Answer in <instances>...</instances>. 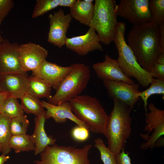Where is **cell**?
<instances>
[{
    "label": "cell",
    "instance_id": "obj_34",
    "mask_svg": "<svg viewBox=\"0 0 164 164\" xmlns=\"http://www.w3.org/2000/svg\"><path fill=\"white\" fill-rule=\"evenodd\" d=\"M116 157L117 164H131L128 153L125 152L124 148L116 155Z\"/></svg>",
    "mask_w": 164,
    "mask_h": 164
},
{
    "label": "cell",
    "instance_id": "obj_24",
    "mask_svg": "<svg viewBox=\"0 0 164 164\" xmlns=\"http://www.w3.org/2000/svg\"><path fill=\"white\" fill-rule=\"evenodd\" d=\"M20 99L22 109L27 114H33L37 116L45 111L42 101L27 92Z\"/></svg>",
    "mask_w": 164,
    "mask_h": 164
},
{
    "label": "cell",
    "instance_id": "obj_35",
    "mask_svg": "<svg viewBox=\"0 0 164 164\" xmlns=\"http://www.w3.org/2000/svg\"><path fill=\"white\" fill-rule=\"evenodd\" d=\"M159 26V29L160 48L161 52H164V23Z\"/></svg>",
    "mask_w": 164,
    "mask_h": 164
},
{
    "label": "cell",
    "instance_id": "obj_31",
    "mask_svg": "<svg viewBox=\"0 0 164 164\" xmlns=\"http://www.w3.org/2000/svg\"><path fill=\"white\" fill-rule=\"evenodd\" d=\"M71 134L72 137L75 140L79 142H83L86 140L89 136L88 129L78 126L73 128Z\"/></svg>",
    "mask_w": 164,
    "mask_h": 164
},
{
    "label": "cell",
    "instance_id": "obj_13",
    "mask_svg": "<svg viewBox=\"0 0 164 164\" xmlns=\"http://www.w3.org/2000/svg\"><path fill=\"white\" fill-rule=\"evenodd\" d=\"M99 38L94 29L89 27L84 34L67 37L65 45L68 49L80 56H85L95 50L103 51Z\"/></svg>",
    "mask_w": 164,
    "mask_h": 164
},
{
    "label": "cell",
    "instance_id": "obj_29",
    "mask_svg": "<svg viewBox=\"0 0 164 164\" xmlns=\"http://www.w3.org/2000/svg\"><path fill=\"white\" fill-rule=\"evenodd\" d=\"M149 8L152 21L159 26L164 23V0L149 1Z\"/></svg>",
    "mask_w": 164,
    "mask_h": 164
},
{
    "label": "cell",
    "instance_id": "obj_33",
    "mask_svg": "<svg viewBox=\"0 0 164 164\" xmlns=\"http://www.w3.org/2000/svg\"><path fill=\"white\" fill-rule=\"evenodd\" d=\"M149 73L153 78L164 80V63L155 61Z\"/></svg>",
    "mask_w": 164,
    "mask_h": 164
},
{
    "label": "cell",
    "instance_id": "obj_4",
    "mask_svg": "<svg viewBox=\"0 0 164 164\" xmlns=\"http://www.w3.org/2000/svg\"><path fill=\"white\" fill-rule=\"evenodd\" d=\"M72 112L94 133L104 135L108 115L98 99L79 95L70 101Z\"/></svg>",
    "mask_w": 164,
    "mask_h": 164
},
{
    "label": "cell",
    "instance_id": "obj_25",
    "mask_svg": "<svg viewBox=\"0 0 164 164\" xmlns=\"http://www.w3.org/2000/svg\"><path fill=\"white\" fill-rule=\"evenodd\" d=\"M1 114L11 118L24 114V111L18 99L9 96L5 99Z\"/></svg>",
    "mask_w": 164,
    "mask_h": 164
},
{
    "label": "cell",
    "instance_id": "obj_28",
    "mask_svg": "<svg viewBox=\"0 0 164 164\" xmlns=\"http://www.w3.org/2000/svg\"><path fill=\"white\" fill-rule=\"evenodd\" d=\"M94 146L100 153L101 158L104 164H117L116 155L107 147L102 139L100 137L94 140Z\"/></svg>",
    "mask_w": 164,
    "mask_h": 164
},
{
    "label": "cell",
    "instance_id": "obj_9",
    "mask_svg": "<svg viewBox=\"0 0 164 164\" xmlns=\"http://www.w3.org/2000/svg\"><path fill=\"white\" fill-rule=\"evenodd\" d=\"M149 0H121L115 5L117 16L128 20L133 26L152 21L149 8Z\"/></svg>",
    "mask_w": 164,
    "mask_h": 164
},
{
    "label": "cell",
    "instance_id": "obj_30",
    "mask_svg": "<svg viewBox=\"0 0 164 164\" xmlns=\"http://www.w3.org/2000/svg\"><path fill=\"white\" fill-rule=\"evenodd\" d=\"M29 125L26 115L11 118L10 128L12 135L26 134Z\"/></svg>",
    "mask_w": 164,
    "mask_h": 164
},
{
    "label": "cell",
    "instance_id": "obj_12",
    "mask_svg": "<svg viewBox=\"0 0 164 164\" xmlns=\"http://www.w3.org/2000/svg\"><path fill=\"white\" fill-rule=\"evenodd\" d=\"M50 22L47 41L60 48L65 45L66 34L72 19L70 13L65 14L60 9L48 15Z\"/></svg>",
    "mask_w": 164,
    "mask_h": 164
},
{
    "label": "cell",
    "instance_id": "obj_10",
    "mask_svg": "<svg viewBox=\"0 0 164 164\" xmlns=\"http://www.w3.org/2000/svg\"><path fill=\"white\" fill-rule=\"evenodd\" d=\"M103 82L109 97L116 98L132 111L140 98L138 84L108 80Z\"/></svg>",
    "mask_w": 164,
    "mask_h": 164
},
{
    "label": "cell",
    "instance_id": "obj_1",
    "mask_svg": "<svg viewBox=\"0 0 164 164\" xmlns=\"http://www.w3.org/2000/svg\"><path fill=\"white\" fill-rule=\"evenodd\" d=\"M128 45L138 63L150 73L161 52L159 25L155 22L133 26L127 36Z\"/></svg>",
    "mask_w": 164,
    "mask_h": 164
},
{
    "label": "cell",
    "instance_id": "obj_27",
    "mask_svg": "<svg viewBox=\"0 0 164 164\" xmlns=\"http://www.w3.org/2000/svg\"><path fill=\"white\" fill-rule=\"evenodd\" d=\"M60 0H37L32 16L35 18L59 6Z\"/></svg>",
    "mask_w": 164,
    "mask_h": 164
},
{
    "label": "cell",
    "instance_id": "obj_17",
    "mask_svg": "<svg viewBox=\"0 0 164 164\" xmlns=\"http://www.w3.org/2000/svg\"><path fill=\"white\" fill-rule=\"evenodd\" d=\"M42 103L43 108L46 109L44 114L46 119L51 118L56 123H63L69 119L78 126L88 129L85 124L78 119L72 112L69 101L63 102L59 105L53 104L43 101Z\"/></svg>",
    "mask_w": 164,
    "mask_h": 164
},
{
    "label": "cell",
    "instance_id": "obj_21",
    "mask_svg": "<svg viewBox=\"0 0 164 164\" xmlns=\"http://www.w3.org/2000/svg\"><path fill=\"white\" fill-rule=\"evenodd\" d=\"M51 86L43 80L32 75L28 77L27 92L38 98H50Z\"/></svg>",
    "mask_w": 164,
    "mask_h": 164
},
{
    "label": "cell",
    "instance_id": "obj_16",
    "mask_svg": "<svg viewBox=\"0 0 164 164\" xmlns=\"http://www.w3.org/2000/svg\"><path fill=\"white\" fill-rule=\"evenodd\" d=\"M92 68L98 77L103 80L122 81L129 84L135 83L131 78L126 76L121 69L117 60L114 59L108 55L104 60L94 64Z\"/></svg>",
    "mask_w": 164,
    "mask_h": 164
},
{
    "label": "cell",
    "instance_id": "obj_41",
    "mask_svg": "<svg viewBox=\"0 0 164 164\" xmlns=\"http://www.w3.org/2000/svg\"><path fill=\"white\" fill-rule=\"evenodd\" d=\"M1 151H2L1 147L0 145V152H1Z\"/></svg>",
    "mask_w": 164,
    "mask_h": 164
},
{
    "label": "cell",
    "instance_id": "obj_23",
    "mask_svg": "<svg viewBox=\"0 0 164 164\" xmlns=\"http://www.w3.org/2000/svg\"><path fill=\"white\" fill-rule=\"evenodd\" d=\"M11 118L0 114V145L2 154L7 155L12 149L9 145L12 135L10 128Z\"/></svg>",
    "mask_w": 164,
    "mask_h": 164
},
{
    "label": "cell",
    "instance_id": "obj_15",
    "mask_svg": "<svg viewBox=\"0 0 164 164\" xmlns=\"http://www.w3.org/2000/svg\"><path fill=\"white\" fill-rule=\"evenodd\" d=\"M19 53L21 66L26 72L36 69L46 60L48 55L46 49L32 42L19 45Z\"/></svg>",
    "mask_w": 164,
    "mask_h": 164
},
{
    "label": "cell",
    "instance_id": "obj_37",
    "mask_svg": "<svg viewBox=\"0 0 164 164\" xmlns=\"http://www.w3.org/2000/svg\"><path fill=\"white\" fill-rule=\"evenodd\" d=\"M9 96L8 94L5 92H0V114L2 108L6 98Z\"/></svg>",
    "mask_w": 164,
    "mask_h": 164
},
{
    "label": "cell",
    "instance_id": "obj_7",
    "mask_svg": "<svg viewBox=\"0 0 164 164\" xmlns=\"http://www.w3.org/2000/svg\"><path fill=\"white\" fill-rule=\"evenodd\" d=\"M90 144L81 148L56 145L47 146L33 164H91L88 158Z\"/></svg>",
    "mask_w": 164,
    "mask_h": 164
},
{
    "label": "cell",
    "instance_id": "obj_11",
    "mask_svg": "<svg viewBox=\"0 0 164 164\" xmlns=\"http://www.w3.org/2000/svg\"><path fill=\"white\" fill-rule=\"evenodd\" d=\"M17 42L11 43L4 39L0 45V78L2 75L12 73L27 74L21 65Z\"/></svg>",
    "mask_w": 164,
    "mask_h": 164
},
{
    "label": "cell",
    "instance_id": "obj_38",
    "mask_svg": "<svg viewBox=\"0 0 164 164\" xmlns=\"http://www.w3.org/2000/svg\"><path fill=\"white\" fill-rule=\"evenodd\" d=\"M6 155L2 154L0 155V164H4L9 158V156Z\"/></svg>",
    "mask_w": 164,
    "mask_h": 164
},
{
    "label": "cell",
    "instance_id": "obj_14",
    "mask_svg": "<svg viewBox=\"0 0 164 164\" xmlns=\"http://www.w3.org/2000/svg\"><path fill=\"white\" fill-rule=\"evenodd\" d=\"M72 69L71 65L61 66L46 60L32 71V74L45 80L56 90Z\"/></svg>",
    "mask_w": 164,
    "mask_h": 164
},
{
    "label": "cell",
    "instance_id": "obj_39",
    "mask_svg": "<svg viewBox=\"0 0 164 164\" xmlns=\"http://www.w3.org/2000/svg\"><path fill=\"white\" fill-rule=\"evenodd\" d=\"M4 39L2 36V35L0 33V45L4 40Z\"/></svg>",
    "mask_w": 164,
    "mask_h": 164
},
{
    "label": "cell",
    "instance_id": "obj_18",
    "mask_svg": "<svg viewBox=\"0 0 164 164\" xmlns=\"http://www.w3.org/2000/svg\"><path fill=\"white\" fill-rule=\"evenodd\" d=\"M27 74L12 73L0 78V92H5L10 96L21 99L27 92Z\"/></svg>",
    "mask_w": 164,
    "mask_h": 164
},
{
    "label": "cell",
    "instance_id": "obj_22",
    "mask_svg": "<svg viewBox=\"0 0 164 164\" xmlns=\"http://www.w3.org/2000/svg\"><path fill=\"white\" fill-rule=\"evenodd\" d=\"M9 145L15 153L34 151L35 148L32 135L26 134L12 135L9 141Z\"/></svg>",
    "mask_w": 164,
    "mask_h": 164
},
{
    "label": "cell",
    "instance_id": "obj_5",
    "mask_svg": "<svg viewBox=\"0 0 164 164\" xmlns=\"http://www.w3.org/2000/svg\"><path fill=\"white\" fill-rule=\"evenodd\" d=\"M114 0H95L93 15L89 27L97 32L100 42L108 45L115 34L118 22Z\"/></svg>",
    "mask_w": 164,
    "mask_h": 164
},
{
    "label": "cell",
    "instance_id": "obj_3",
    "mask_svg": "<svg viewBox=\"0 0 164 164\" xmlns=\"http://www.w3.org/2000/svg\"><path fill=\"white\" fill-rule=\"evenodd\" d=\"M125 28V23L118 22L113 41L118 52L117 60L121 69L126 76L134 78L142 87H147L154 78L139 65L133 51L126 43Z\"/></svg>",
    "mask_w": 164,
    "mask_h": 164
},
{
    "label": "cell",
    "instance_id": "obj_32",
    "mask_svg": "<svg viewBox=\"0 0 164 164\" xmlns=\"http://www.w3.org/2000/svg\"><path fill=\"white\" fill-rule=\"evenodd\" d=\"M12 0H0V20L2 22L14 6Z\"/></svg>",
    "mask_w": 164,
    "mask_h": 164
},
{
    "label": "cell",
    "instance_id": "obj_40",
    "mask_svg": "<svg viewBox=\"0 0 164 164\" xmlns=\"http://www.w3.org/2000/svg\"><path fill=\"white\" fill-rule=\"evenodd\" d=\"M85 2L88 3H93V0H84Z\"/></svg>",
    "mask_w": 164,
    "mask_h": 164
},
{
    "label": "cell",
    "instance_id": "obj_8",
    "mask_svg": "<svg viewBox=\"0 0 164 164\" xmlns=\"http://www.w3.org/2000/svg\"><path fill=\"white\" fill-rule=\"evenodd\" d=\"M147 106L149 111L145 112L147 124L144 129L147 133H140L142 138L146 141L141 145V148L144 150L155 147L156 142L164 135V110L158 108L153 103H150Z\"/></svg>",
    "mask_w": 164,
    "mask_h": 164
},
{
    "label": "cell",
    "instance_id": "obj_6",
    "mask_svg": "<svg viewBox=\"0 0 164 164\" xmlns=\"http://www.w3.org/2000/svg\"><path fill=\"white\" fill-rule=\"evenodd\" d=\"M72 69L61 83L54 95L48 100L50 104L59 105L69 101L80 95L87 87L90 80L89 67L83 63L71 65Z\"/></svg>",
    "mask_w": 164,
    "mask_h": 164
},
{
    "label": "cell",
    "instance_id": "obj_26",
    "mask_svg": "<svg viewBox=\"0 0 164 164\" xmlns=\"http://www.w3.org/2000/svg\"><path fill=\"white\" fill-rule=\"evenodd\" d=\"M149 87L142 91H140L138 97L142 100L145 112H147V101L149 98L155 94H164V80L154 78Z\"/></svg>",
    "mask_w": 164,
    "mask_h": 164
},
{
    "label": "cell",
    "instance_id": "obj_2",
    "mask_svg": "<svg viewBox=\"0 0 164 164\" xmlns=\"http://www.w3.org/2000/svg\"><path fill=\"white\" fill-rule=\"evenodd\" d=\"M112 99L113 107L108 116L104 135L108 140V148L116 155L124 148L131 134L132 110L116 98Z\"/></svg>",
    "mask_w": 164,
    "mask_h": 164
},
{
    "label": "cell",
    "instance_id": "obj_20",
    "mask_svg": "<svg viewBox=\"0 0 164 164\" xmlns=\"http://www.w3.org/2000/svg\"><path fill=\"white\" fill-rule=\"evenodd\" d=\"M94 10L93 3H88L84 0H76L70 8V14L80 23L89 26Z\"/></svg>",
    "mask_w": 164,
    "mask_h": 164
},
{
    "label": "cell",
    "instance_id": "obj_42",
    "mask_svg": "<svg viewBox=\"0 0 164 164\" xmlns=\"http://www.w3.org/2000/svg\"><path fill=\"white\" fill-rule=\"evenodd\" d=\"M1 22H2V21H1V20H0V25H1Z\"/></svg>",
    "mask_w": 164,
    "mask_h": 164
},
{
    "label": "cell",
    "instance_id": "obj_36",
    "mask_svg": "<svg viewBox=\"0 0 164 164\" xmlns=\"http://www.w3.org/2000/svg\"><path fill=\"white\" fill-rule=\"evenodd\" d=\"M76 0H60L59 6L70 8L75 2Z\"/></svg>",
    "mask_w": 164,
    "mask_h": 164
},
{
    "label": "cell",
    "instance_id": "obj_19",
    "mask_svg": "<svg viewBox=\"0 0 164 164\" xmlns=\"http://www.w3.org/2000/svg\"><path fill=\"white\" fill-rule=\"evenodd\" d=\"M45 111L34 118L35 129L32 135L35 146L34 154L37 155L43 152L48 145L55 144L56 139L52 136H48L45 130L44 125L46 119Z\"/></svg>",
    "mask_w": 164,
    "mask_h": 164
}]
</instances>
